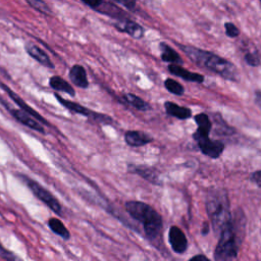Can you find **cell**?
I'll return each instance as SVG.
<instances>
[{"label": "cell", "instance_id": "obj_1", "mask_svg": "<svg viewBox=\"0 0 261 261\" xmlns=\"http://www.w3.org/2000/svg\"><path fill=\"white\" fill-rule=\"evenodd\" d=\"M245 216L241 209L236 210L229 223L220 232L214 251L216 261H232L237 258L240 245L245 236Z\"/></svg>", "mask_w": 261, "mask_h": 261}, {"label": "cell", "instance_id": "obj_2", "mask_svg": "<svg viewBox=\"0 0 261 261\" xmlns=\"http://www.w3.org/2000/svg\"><path fill=\"white\" fill-rule=\"evenodd\" d=\"M178 47L194 63L199 66L207 68L225 80L232 82H238L240 80L239 71L236 66L221 56L190 45L178 44Z\"/></svg>", "mask_w": 261, "mask_h": 261}, {"label": "cell", "instance_id": "obj_3", "mask_svg": "<svg viewBox=\"0 0 261 261\" xmlns=\"http://www.w3.org/2000/svg\"><path fill=\"white\" fill-rule=\"evenodd\" d=\"M206 211L213 230L220 234L222 229L229 223L232 216L230 214L229 200L225 189L211 188L208 190L206 195Z\"/></svg>", "mask_w": 261, "mask_h": 261}, {"label": "cell", "instance_id": "obj_4", "mask_svg": "<svg viewBox=\"0 0 261 261\" xmlns=\"http://www.w3.org/2000/svg\"><path fill=\"white\" fill-rule=\"evenodd\" d=\"M124 207L132 218L143 224L144 232L150 240L159 236L162 228V217L152 206L141 201H127Z\"/></svg>", "mask_w": 261, "mask_h": 261}, {"label": "cell", "instance_id": "obj_5", "mask_svg": "<svg viewBox=\"0 0 261 261\" xmlns=\"http://www.w3.org/2000/svg\"><path fill=\"white\" fill-rule=\"evenodd\" d=\"M197 130L193 134V138L198 144L200 151L213 159L218 158L224 150V144L220 140H212L209 138L212 129V122L206 113H199L195 116Z\"/></svg>", "mask_w": 261, "mask_h": 261}, {"label": "cell", "instance_id": "obj_6", "mask_svg": "<svg viewBox=\"0 0 261 261\" xmlns=\"http://www.w3.org/2000/svg\"><path fill=\"white\" fill-rule=\"evenodd\" d=\"M19 177L40 201H42L44 204H46L57 215H62V207H61L59 201L48 190H46L44 187H42L39 182L35 181L34 179H32L23 174H20Z\"/></svg>", "mask_w": 261, "mask_h": 261}, {"label": "cell", "instance_id": "obj_7", "mask_svg": "<svg viewBox=\"0 0 261 261\" xmlns=\"http://www.w3.org/2000/svg\"><path fill=\"white\" fill-rule=\"evenodd\" d=\"M56 100L62 105L64 106L66 109H68L69 111H71L72 113H75V114H81V115H84L90 119H92L93 121L95 122H98V123H102V124H110L112 123V118L109 117L108 115L106 114H103V113H99V112H95V111H92L88 108H86L85 106L81 105L80 103H76L74 101H70V100H67V99H64V98H61L58 94H54Z\"/></svg>", "mask_w": 261, "mask_h": 261}, {"label": "cell", "instance_id": "obj_8", "mask_svg": "<svg viewBox=\"0 0 261 261\" xmlns=\"http://www.w3.org/2000/svg\"><path fill=\"white\" fill-rule=\"evenodd\" d=\"M85 5L89 6L90 8H92L93 10L101 13V14H104V15H107L113 19H115V21H120V20H124V19H127V18H130L128 16V14L122 10L115 2H111V1H96V0H93V1H86V0H83L82 1Z\"/></svg>", "mask_w": 261, "mask_h": 261}, {"label": "cell", "instance_id": "obj_9", "mask_svg": "<svg viewBox=\"0 0 261 261\" xmlns=\"http://www.w3.org/2000/svg\"><path fill=\"white\" fill-rule=\"evenodd\" d=\"M0 88H2L3 90H5V92L8 94V96L12 99V101L16 104V105H18L19 106V108L22 110V111H24L25 113H28L29 115H31V116H33L36 120H38L40 123H45L46 125H50V123L48 122V120L45 118V117H43L39 112H37L35 109H33L30 105H28L17 94H15L9 87H7L5 84H3V83H1L0 82Z\"/></svg>", "mask_w": 261, "mask_h": 261}, {"label": "cell", "instance_id": "obj_10", "mask_svg": "<svg viewBox=\"0 0 261 261\" xmlns=\"http://www.w3.org/2000/svg\"><path fill=\"white\" fill-rule=\"evenodd\" d=\"M1 101V100H0ZM1 103L4 105H6L5 107L9 110V112L11 113V115L17 120L19 121L21 124L36 130V132H39L41 134H45V130H44V126L38 121L36 120L33 116L29 115L28 113H25L24 111H22L21 109H15V108H10L4 101H1Z\"/></svg>", "mask_w": 261, "mask_h": 261}, {"label": "cell", "instance_id": "obj_11", "mask_svg": "<svg viewBox=\"0 0 261 261\" xmlns=\"http://www.w3.org/2000/svg\"><path fill=\"white\" fill-rule=\"evenodd\" d=\"M168 241L171 249L178 254L186 252L188 248V240L184 231L175 225H172L168 231Z\"/></svg>", "mask_w": 261, "mask_h": 261}, {"label": "cell", "instance_id": "obj_12", "mask_svg": "<svg viewBox=\"0 0 261 261\" xmlns=\"http://www.w3.org/2000/svg\"><path fill=\"white\" fill-rule=\"evenodd\" d=\"M127 169H128L129 172H133V173H136V174L140 175L141 177L150 181L153 185H156V186H161L162 185V182L160 181L159 174H158L157 170H155L154 168H152L150 166L128 164Z\"/></svg>", "mask_w": 261, "mask_h": 261}, {"label": "cell", "instance_id": "obj_13", "mask_svg": "<svg viewBox=\"0 0 261 261\" xmlns=\"http://www.w3.org/2000/svg\"><path fill=\"white\" fill-rule=\"evenodd\" d=\"M112 25L119 32L126 33L134 39H141L144 36V29L142 25H140L138 22L134 21L130 18L115 21L112 23Z\"/></svg>", "mask_w": 261, "mask_h": 261}, {"label": "cell", "instance_id": "obj_14", "mask_svg": "<svg viewBox=\"0 0 261 261\" xmlns=\"http://www.w3.org/2000/svg\"><path fill=\"white\" fill-rule=\"evenodd\" d=\"M25 52L35 60H37L39 63H41L42 65L48 67V68H54V64L51 61L50 57L48 56V54L41 49L39 46H37L34 43H27L24 46Z\"/></svg>", "mask_w": 261, "mask_h": 261}, {"label": "cell", "instance_id": "obj_15", "mask_svg": "<svg viewBox=\"0 0 261 261\" xmlns=\"http://www.w3.org/2000/svg\"><path fill=\"white\" fill-rule=\"evenodd\" d=\"M153 141L148 134L140 130H127L124 134V142L130 147H142Z\"/></svg>", "mask_w": 261, "mask_h": 261}, {"label": "cell", "instance_id": "obj_16", "mask_svg": "<svg viewBox=\"0 0 261 261\" xmlns=\"http://www.w3.org/2000/svg\"><path fill=\"white\" fill-rule=\"evenodd\" d=\"M69 80L73 85L81 89H87L89 87V81L88 75L86 72V69L83 65L74 64L70 67L69 73H68Z\"/></svg>", "mask_w": 261, "mask_h": 261}, {"label": "cell", "instance_id": "obj_17", "mask_svg": "<svg viewBox=\"0 0 261 261\" xmlns=\"http://www.w3.org/2000/svg\"><path fill=\"white\" fill-rule=\"evenodd\" d=\"M167 68H168L170 73H172L173 75L179 76V77H181L185 81L194 82V83H198V84H202L204 82V75H202L200 73L192 72V71L181 67L180 65L169 64Z\"/></svg>", "mask_w": 261, "mask_h": 261}, {"label": "cell", "instance_id": "obj_18", "mask_svg": "<svg viewBox=\"0 0 261 261\" xmlns=\"http://www.w3.org/2000/svg\"><path fill=\"white\" fill-rule=\"evenodd\" d=\"M164 108H165V111L168 115L173 116V117L178 118V119H188L192 115V110L190 108L179 106V105H177L173 102H170V101H166L164 103Z\"/></svg>", "mask_w": 261, "mask_h": 261}, {"label": "cell", "instance_id": "obj_19", "mask_svg": "<svg viewBox=\"0 0 261 261\" xmlns=\"http://www.w3.org/2000/svg\"><path fill=\"white\" fill-rule=\"evenodd\" d=\"M49 86L55 90V91H59V92H63L65 94L70 95L71 97L75 96V91L72 88V86L66 82L63 77L59 76V75H53L49 79Z\"/></svg>", "mask_w": 261, "mask_h": 261}, {"label": "cell", "instance_id": "obj_20", "mask_svg": "<svg viewBox=\"0 0 261 261\" xmlns=\"http://www.w3.org/2000/svg\"><path fill=\"white\" fill-rule=\"evenodd\" d=\"M160 50H161V59L165 62H168L170 64H181L182 59L180 58L179 54L172 49L169 45H167L164 42H161L160 45Z\"/></svg>", "mask_w": 261, "mask_h": 261}, {"label": "cell", "instance_id": "obj_21", "mask_svg": "<svg viewBox=\"0 0 261 261\" xmlns=\"http://www.w3.org/2000/svg\"><path fill=\"white\" fill-rule=\"evenodd\" d=\"M48 226H49V228H50L55 234H57L58 237L62 238L63 240L67 241V240L70 239V232H69V230L66 228V226L64 225V223H63L60 219H58V218H56V217H51V218H49V220H48Z\"/></svg>", "mask_w": 261, "mask_h": 261}, {"label": "cell", "instance_id": "obj_22", "mask_svg": "<svg viewBox=\"0 0 261 261\" xmlns=\"http://www.w3.org/2000/svg\"><path fill=\"white\" fill-rule=\"evenodd\" d=\"M122 98L127 104H129L137 110L147 111L150 109V105L146 101H144L142 98H140L139 96H137L133 93H126L122 96Z\"/></svg>", "mask_w": 261, "mask_h": 261}, {"label": "cell", "instance_id": "obj_23", "mask_svg": "<svg viewBox=\"0 0 261 261\" xmlns=\"http://www.w3.org/2000/svg\"><path fill=\"white\" fill-rule=\"evenodd\" d=\"M164 87H165V89H166L169 93H171V94H173V95L180 96V95H182L184 92H185V89H184L182 85L179 84L178 82H176V81L173 80V79H166V80L164 81Z\"/></svg>", "mask_w": 261, "mask_h": 261}, {"label": "cell", "instance_id": "obj_24", "mask_svg": "<svg viewBox=\"0 0 261 261\" xmlns=\"http://www.w3.org/2000/svg\"><path fill=\"white\" fill-rule=\"evenodd\" d=\"M29 5H31L33 8H35L36 10L42 12V13H50V7L48 6L47 3H45L44 1H40V0H28L27 1Z\"/></svg>", "mask_w": 261, "mask_h": 261}, {"label": "cell", "instance_id": "obj_25", "mask_svg": "<svg viewBox=\"0 0 261 261\" xmlns=\"http://www.w3.org/2000/svg\"><path fill=\"white\" fill-rule=\"evenodd\" d=\"M0 257L4 259L5 261H22L17 255H15L13 252L7 250L3 245L0 243Z\"/></svg>", "mask_w": 261, "mask_h": 261}, {"label": "cell", "instance_id": "obj_26", "mask_svg": "<svg viewBox=\"0 0 261 261\" xmlns=\"http://www.w3.org/2000/svg\"><path fill=\"white\" fill-rule=\"evenodd\" d=\"M244 59H245V61H246L250 66H258V65H260V58H259L258 50L253 51V52H248V53H246Z\"/></svg>", "mask_w": 261, "mask_h": 261}, {"label": "cell", "instance_id": "obj_27", "mask_svg": "<svg viewBox=\"0 0 261 261\" xmlns=\"http://www.w3.org/2000/svg\"><path fill=\"white\" fill-rule=\"evenodd\" d=\"M224 28H225V33L229 38H236L240 35L239 29L232 22H225Z\"/></svg>", "mask_w": 261, "mask_h": 261}, {"label": "cell", "instance_id": "obj_28", "mask_svg": "<svg viewBox=\"0 0 261 261\" xmlns=\"http://www.w3.org/2000/svg\"><path fill=\"white\" fill-rule=\"evenodd\" d=\"M250 179L251 181H253L256 186H258L259 188H261V170H257L255 172H253L250 175Z\"/></svg>", "mask_w": 261, "mask_h": 261}, {"label": "cell", "instance_id": "obj_29", "mask_svg": "<svg viewBox=\"0 0 261 261\" xmlns=\"http://www.w3.org/2000/svg\"><path fill=\"white\" fill-rule=\"evenodd\" d=\"M115 3L116 4H120V5H122V6H124V7H126L128 10H135L136 9V2L135 1H115Z\"/></svg>", "mask_w": 261, "mask_h": 261}, {"label": "cell", "instance_id": "obj_30", "mask_svg": "<svg viewBox=\"0 0 261 261\" xmlns=\"http://www.w3.org/2000/svg\"><path fill=\"white\" fill-rule=\"evenodd\" d=\"M189 261H210L205 255H196V256H193Z\"/></svg>", "mask_w": 261, "mask_h": 261}, {"label": "cell", "instance_id": "obj_31", "mask_svg": "<svg viewBox=\"0 0 261 261\" xmlns=\"http://www.w3.org/2000/svg\"><path fill=\"white\" fill-rule=\"evenodd\" d=\"M255 101L261 107V92L256 91V93H255Z\"/></svg>", "mask_w": 261, "mask_h": 261}, {"label": "cell", "instance_id": "obj_32", "mask_svg": "<svg viewBox=\"0 0 261 261\" xmlns=\"http://www.w3.org/2000/svg\"><path fill=\"white\" fill-rule=\"evenodd\" d=\"M208 230H209V226H208V223H204V226H203V229H202V233L203 234H206L208 233Z\"/></svg>", "mask_w": 261, "mask_h": 261}, {"label": "cell", "instance_id": "obj_33", "mask_svg": "<svg viewBox=\"0 0 261 261\" xmlns=\"http://www.w3.org/2000/svg\"><path fill=\"white\" fill-rule=\"evenodd\" d=\"M258 54H259V58H260V64H261V50H258Z\"/></svg>", "mask_w": 261, "mask_h": 261}, {"label": "cell", "instance_id": "obj_34", "mask_svg": "<svg viewBox=\"0 0 261 261\" xmlns=\"http://www.w3.org/2000/svg\"><path fill=\"white\" fill-rule=\"evenodd\" d=\"M260 3H261V1H260Z\"/></svg>", "mask_w": 261, "mask_h": 261}]
</instances>
